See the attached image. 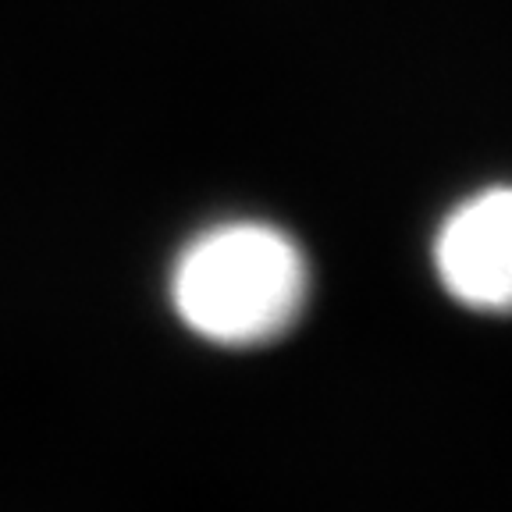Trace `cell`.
Segmentation results:
<instances>
[{
    "label": "cell",
    "instance_id": "cell-2",
    "mask_svg": "<svg viewBox=\"0 0 512 512\" xmlns=\"http://www.w3.org/2000/svg\"><path fill=\"white\" fill-rule=\"evenodd\" d=\"M434 271L477 313H512V185H491L448 210L434 235Z\"/></svg>",
    "mask_w": 512,
    "mask_h": 512
},
{
    "label": "cell",
    "instance_id": "cell-1",
    "mask_svg": "<svg viewBox=\"0 0 512 512\" xmlns=\"http://www.w3.org/2000/svg\"><path fill=\"white\" fill-rule=\"evenodd\" d=\"M310 299L299 242L264 221H228L178 253L171 303L192 335L214 345H267L285 335Z\"/></svg>",
    "mask_w": 512,
    "mask_h": 512
}]
</instances>
